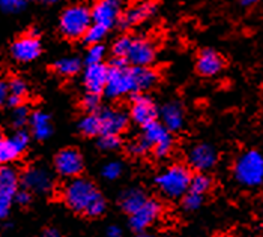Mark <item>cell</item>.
Here are the masks:
<instances>
[{
    "label": "cell",
    "mask_w": 263,
    "mask_h": 237,
    "mask_svg": "<svg viewBox=\"0 0 263 237\" xmlns=\"http://www.w3.org/2000/svg\"><path fill=\"white\" fill-rule=\"evenodd\" d=\"M158 81V75L149 66H129L126 62L115 59L108 68L105 95L108 98H122L125 95L149 90Z\"/></svg>",
    "instance_id": "obj_1"
},
{
    "label": "cell",
    "mask_w": 263,
    "mask_h": 237,
    "mask_svg": "<svg viewBox=\"0 0 263 237\" xmlns=\"http://www.w3.org/2000/svg\"><path fill=\"white\" fill-rule=\"evenodd\" d=\"M63 200L69 209L86 216L97 218L104 213L105 201L93 185L84 177L71 179L63 188Z\"/></svg>",
    "instance_id": "obj_2"
},
{
    "label": "cell",
    "mask_w": 263,
    "mask_h": 237,
    "mask_svg": "<svg viewBox=\"0 0 263 237\" xmlns=\"http://www.w3.org/2000/svg\"><path fill=\"white\" fill-rule=\"evenodd\" d=\"M113 54L129 66H149L155 60V47L144 38L122 36L113 45Z\"/></svg>",
    "instance_id": "obj_3"
},
{
    "label": "cell",
    "mask_w": 263,
    "mask_h": 237,
    "mask_svg": "<svg viewBox=\"0 0 263 237\" xmlns=\"http://www.w3.org/2000/svg\"><path fill=\"white\" fill-rule=\"evenodd\" d=\"M191 177L193 176L185 165L175 164L158 174L157 185L164 197L176 200V198L183 197L188 192Z\"/></svg>",
    "instance_id": "obj_4"
},
{
    "label": "cell",
    "mask_w": 263,
    "mask_h": 237,
    "mask_svg": "<svg viewBox=\"0 0 263 237\" xmlns=\"http://www.w3.org/2000/svg\"><path fill=\"white\" fill-rule=\"evenodd\" d=\"M235 177L248 188L259 186L263 182V155L257 150H248L235 162Z\"/></svg>",
    "instance_id": "obj_5"
},
{
    "label": "cell",
    "mask_w": 263,
    "mask_h": 237,
    "mask_svg": "<svg viewBox=\"0 0 263 237\" xmlns=\"http://www.w3.org/2000/svg\"><path fill=\"white\" fill-rule=\"evenodd\" d=\"M90 26H92V14L83 5H72L62 12L61 32L68 40L83 38Z\"/></svg>",
    "instance_id": "obj_6"
},
{
    "label": "cell",
    "mask_w": 263,
    "mask_h": 237,
    "mask_svg": "<svg viewBox=\"0 0 263 237\" xmlns=\"http://www.w3.org/2000/svg\"><path fill=\"white\" fill-rule=\"evenodd\" d=\"M143 139L149 143V146L154 149L157 158H165L172 152L173 147V139L170 135V131L160 123L152 122L146 126H143Z\"/></svg>",
    "instance_id": "obj_7"
},
{
    "label": "cell",
    "mask_w": 263,
    "mask_h": 237,
    "mask_svg": "<svg viewBox=\"0 0 263 237\" xmlns=\"http://www.w3.org/2000/svg\"><path fill=\"white\" fill-rule=\"evenodd\" d=\"M30 137L24 129H18L12 137L0 140V165L14 162L27 149Z\"/></svg>",
    "instance_id": "obj_8"
},
{
    "label": "cell",
    "mask_w": 263,
    "mask_h": 237,
    "mask_svg": "<svg viewBox=\"0 0 263 237\" xmlns=\"http://www.w3.org/2000/svg\"><path fill=\"white\" fill-rule=\"evenodd\" d=\"M83 167V158L76 149H63L54 159V168L62 177H79Z\"/></svg>",
    "instance_id": "obj_9"
},
{
    "label": "cell",
    "mask_w": 263,
    "mask_h": 237,
    "mask_svg": "<svg viewBox=\"0 0 263 237\" xmlns=\"http://www.w3.org/2000/svg\"><path fill=\"white\" fill-rule=\"evenodd\" d=\"M121 5L122 0H100L90 11L92 23L110 30L119 20Z\"/></svg>",
    "instance_id": "obj_10"
},
{
    "label": "cell",
    "mask_w": 263,
    "mask_h": 237,
    "mask_svg": "<svg viewBox=\"0 0 263 237\" xmlns=\"http://www.w3.org/2000/svg\"><path fill=\"white\" fill-rule=\"evenodd\" d=\"M11 54H12L14 59L23 62V63H27V62H32L36 57H40L41 42L38 40V36L33 35V33L23 35L21 38H18L12 44Z\"/></svg>",
    "instance_id": "obj_11"
},
{
    "label": "cell",
    "mask_w": 263,
    "mask_h": 237,
    "mask_svg": "<svg viewBox=\"0 0 263 237\" xmlns=\"http://www.w3.org/2000/svg\"><path fill=\"white\" fill-rule=\"evenodd\" d=\"M218 155L215 149L209 144H196L188 150L186 161L188 165L197 171H208L217 164Z\"/></svg>",
    "instance_id": "obj_12"
},
{
    "label": "cell",
    "mask_w": 263,
    "mask_h": 237,
    "mask_svg": "<svg viewBox=\"0 0 263 237\" xmlns=\"http://www.w3.org/2000/svg\"><path fill=\"white\" fill-rule=\"evenodd\" d=\"M157 114H158V111H157V107L152 102V99H149L144 95H134L133 96L129 116L137 125L146 126V125L155 122Z\"/></svg>",
    "instance_id": "obj_13"
},
{
    "label": "cell",
    "mask_w": 263,
    "mask_h": 237,
    "mask_svg": "<svg viewBox=\"0 0 263 237\" xmlns=\"http://www.w3.org/2000/svg\"><path fill=\"white\" fill-rule=\"evenodd\" d=\"M161 204L157 200H147L142 207L129 218V224L136 231H144L161 215Z\"/></svg>",
    "instance_id": "obj_14"
},
{
    "label": "cell",
    "mask_w": 263,
    "mask_h": 237,
    "mask_svg": "<svg viewBox=\"0 0 263 237\" xmlns=\"http://www.w3.org/2000/svg\"><path fill=\"white\" fill-rule=\"evenodd\" d=\"M101 120V135L110 134V135H119L128 126L129 117L125 111L116 110V108H107L100 113Z\"/></svg>",
    "instance_id": "obj_15"
},
{
    "label": "cell",
    "mask_w": 263,
    "mask_h": 237,
    "mask_svg": "<svg viewBox=\"0 0 263 237\" xmlns=\"http://www.w3.org/2000/svg\"><path fill=\"white\" fill-rule=\"evenodd\" d=\"M107 80H108V68L102 63L87 65V68L84 69L83 83L89 93L100 95L101 92H104L107 86Z\"/></svg>",
    "instance_id": "obj_16"
},
{
    "label": "cell",
    "mask_w": 263,
    "mask_h": 237,
    "mask_svg": "<svg viewBox=\"0 0 263 237\" xmlns=\"http://www.w3.org/2000/svg\"><path fill=\"white\" fill-rule=\"evenodd\" d=\"M23 183L27 191H33L36 194H47L53 189V177L44 168H30L24 173Z\"/></svg>",
    "instance_id": "obj_17"
},
{
    "label": "cell",
    "mask_w": 263,
    "mask_h": 237,
    "mask_svg": "<svg viewBox=\"0 0 263 237\" xmlns=\"http://www.w3.org/2000/svg\"><path fill=\"white\" fill-rule=\"evenodd\" d=\"M224 62L221 56L214 50H203L197 59V71L203 77H215L221 72Z\"/></svg>",
    "instance_id": "obj_18"
},
{
    "label": "cell",
    "mask_w": 263,
    "mask_h": 237,
    "mask_svg": "<svg viewBox=\"0 0 263 237\" xmlns=\"http://www.w3.org/2000/svg\"><path fill=\"white\" fill-rule=\"evenodd\" d=\"M18 174L9 165H0V197L12 200L18 191Z\"/></svg>",
    "instance_id": "obj_19"
},
{
    "label": "cell",
    "mask_w": 263,
    "mask_h": 237,
    "mask_svg": "<svg viewBox=\"0 0 263 237\" xmlns=\"http://www.w3.org/2000/svg\"><path fill=\"white\" fill-rule=\"evenodd\" d=\"M162 125L168 131H179L183 126V110L178 102H168L161 108Z\"/></svg>",
    "instance_id": "obj_20"
},
{
    "label": "cell",
    "mask_w": 263,
    "mask_h": 237,
    "mask_svg": "<svg viewBox=\"0 0 263 237\" xmlns=\"http://www.w3.org/2000/svg\"><path fill=\"white\" fill-rule=\"evenodd\" d=\"M154 12V8L149 3H139L131 6L123 15H122L121 23L123 27H129L134 24H139L146 18H149Z\"/></svg>",
    "instance_id": "obj_21"
},
{
    "label": "cell",
    "mask_w": 263,
    "mask_h": 237,
    "mask_svg": "<svg viewBox=\"0 0 263 237\" xmlns=\"http://www.w3.org/2000/svg\"><path fill=\"white\" fill-rule=\"evenodd\" d=\"M30 129L32 134L38 140H45L51 135V120L48 117V114L42 113V111H36L33 114H30Z\"/></svg>",
    "instance_id": "obj_22"
},
{
    "label": "cell",
    "mask_w": 263,
    "mask_h": 237,
    "mask_svg": "<svg viewBox=\"0 0 263 237\" xmlns=\"http://www.w3.org/2000/svg\"><path fill=\"white\" fill-rule=\"evenodd\" d=\"M146 201H147V198H146V194L143 192L142 189L131 188V189H128V191L122 195L121 204L122 209H123L126 213L133 215L134 212H137V210L142 207Z\"/></svg>",
    "instance_id": "obj_23"
},
{
    "label": "cell",
    "mask_w": 263,
    "mask_h": 237,
    "mask_svg": "<svg viewBox=\"0 0 263 237\" xmlns=\"http://www.w3.org/2000/svg\"><path fill=\"white\" fill-rule=\"evenodd\" d=\"M79 129L83 135L86 137H95L101 134V120L100 114L97 113H89L87 116L81 118L79 123Z\"/></svg>",
    "instance_id": "obj_24"
},
{
    "label": "cell",
    "mask_w": 263,
    "mask_h": 237,
    "mask_svg": "<svg viewBox=\"0 0 263 237\" xmlns=\"http://www.w3.org/2000/svg\"><path fill=\"white\" fill-rule=\"evenodd\" d=\"M81 69V62L77 57H62L54 63V71L63 77H72L79 74Z\"/></svg>",
    "instance_id": "obj_25"
},
{
    "label": "cell",
    "mask_w": 263,
    "mask_h": 237,
    "mask_svg": "<svg viewBox=\"0 0 263 237\" xmlns=\"http://www.w3.org/2000/svg\"><path fill=\"white\" fill-rule=\"evenodd\" d=\"M211 179L208 177L206 174H202V173H199V174H196V176H193L191 177V183H190V189L188 191H191V192H194V194H199V195H204L209 189H211Z\"/></svg>",
    "instance_id": "obj_26"
},
{
    "label": "cell",
    "mask_w": 263,
    "mask_h": 237,
    "mask_svg": "<svg viewBox=\"0 0 263 237\" xmlns=\"http://www.w3.org/2000/svg\"><path fill=\"white\" fill-rule=\"evenodd\" d=\"M29 120H30L29 108H27V107H24L23 104L18 105V107H15V108L12 110V114H11V123H12L17 129L24 128V125H26V123H29Z\"/></svg>",
    "instance_id": "obj_27"
},
{
    "label": "cell",
    "mask_w": 263,
    "mask_h": 237,
    "mask_svg": "<svg viewBox=\"0 0 263 237\" xmlns=\"http://www.w3.org/2000/svg\"><path fill=\"white\" fill-rule=\"evenodd\" d=\"M107 29L105 27H102V26H98V24H93L92 23V26L87 29V32L84 33V41L87 42V44H90V45H95V44H100L104 38H105V35H107Z\"/></svg>",
    "instance_id": "obj_28"
},
{
    "label": "cell",
    "mask_w": 263,
    "mask_h": 237,
    "mask_svg": "<svg viewBox=\"0 0 263 237\" xmlns=\"http://www.w3.org/2000/svg\"><path fill=\"white\" fill-rule=\"evenodd\" d=\"M26 93H27V84H26L24 80L12 78L9 81V84H8V96L23 101Z\"/></svg>",
    "instance_id": "obj_29"
},
{
    "label": "cell",
    "mask_w": 263,
    "mask_h": 237,
    "mask_svg": "<svg viewBox=\"0 0 263 237\" xmlns=\"http://www.w3.org/2000/svg\"><path fill=\"white\" fill-rule=\"evenodd\" d=\"M122 170H123V167H122L121 162L111 161V162H107V164L102 167L101 174L102 177L107 179V180H116V179L122 174Z\"/></svg>",
    "instance_id": "obj_30"
},
{
    "label": "cell",
    "mask_w": 263,
    "mask_h": 237,
    "mask_svg": "<svg viewBox=\"0 0 263 237\" xmlns=\"http://www.w3.org/2000/svg\"><path fill=\"white\" fill-rule=\"evenodd\" d=\"M104 47L101 44H95V45H90L89 50H87V54H86V62L87 65H93V63H102L104 59Z\"/></svg>",
    "instance_id": "obj_31"
},
{
    "label": "cell",
    "mask_w": 263,
    "mask_h": 237,
    "mask_svg": "<svg viewBox=\"0 0 263 237\" xmlns=\"http://www.w3.org/2000/svg\"><path fill=\"white\" fill-rule=\"evenodd\" d=\"M152 147L149 146V143L146 140L140 137V139L134 140L133 143H129L128 146V150L131 155H137V156H142V155H146Z\"/></svg>",
    "instance_id": "obj_32"
},
{
    "label": "cell",
    "mask_w": 263,
    "mask_h": 237,
    "mask_svg": "<svg viewBox=\"0 0 263 237\" xmlns=\"http://www.w3.org/2000/svg\"><path fill=\"white\" fill-rule=\"evenodd\" d=\"M203 203V197L199 194H194L191 191H188L185 195H183V207L186 210H197Z\"/></svg>",
    "instance_id": "obj_33"
},
{
    "label": "cell",
    "mask_w": 263,
    "mask_h": 237,
    "mask_svg": "<svg viewBox=\"0 0 263 237\" xmlns=\"http://www.w3.org/2000/svg\"><path fill=\"white\" fill-rule=\"evenodd\" d=\"M100 147L102 150H116L121 146V140L119 135H110V134H104L98 141Z\"/></svg>",
    "instance_id": "obj_34"
},
{
    "label": "cell",
    "mask_w": 263,
    "mask_h": 237,
    "mask_svg": "<svg viewBox=\"0 0 263 237\" xmlns=\"http://www.w3.org/2000/svg\"><path fill=\"white\" fill-rule=\"evenodd\" d=\"M29 0H0V9L5 12H18L26 8Z\"/></svg>",
    "instance_id": "obj_35"
},
{
    "label": "cell",
    "mask_w": 263,
    "mask_h": 237,
    "mask_svg": "<svg viewBox=\"0 0 263 237\" xmlns=\"http://www.w3.org/2000/svg\"><path fill=\"white\" fill-rule=\"evenodd\" d=\"M100 104H101L100 95H97V93H87L83 98V107H84V110H87L90 113H95L100 108Z\"/></svg>",
    "instance_id": "obj_36"
},
{
    "label": "cell",
    "mask_w": 263,
    "mask_h": 237,
    "mask_svg": "<svg viewBox=\"0 0 263 237\" xmlns=\"http://www.w3.org/2000/svg\"><path fill=\"white\" fill-rule=\"evenodd\" d=\"M14 198H15V201H17L20 206H26V204H29V203H30L32 195H30V191H27V189H21V191H17V194L14 195Z\"/></svg>",
    "instance_id": "obj_37"
},
{
    "label": "cell",
    "mask_w": 263,
    "mask_h": 237,
    "mask_svg": "<svg viewBox=\"0 0 263 237\" xmlns=\"http://www.w3.org/2000/svg\"><path fill=\"white\" fill-rule=\"evenodd\" d=\"M11 209V200L0 197V219H5Z\"/></svg>",
    "instance_id": "obj_38"
},
{
    "label": "cell",
    "mask_w": 263,
    "mask_h": 237,
    "mask_svg": "<svg viewBox=\"0 0 263 237\" xmlns=\"http://www.w3.org/2000/svg\"><path fill=\"white\" fill-rule=\"evenodd\" d=\"M6 99H8V86L3 81H0V107Z\"/></svg>",
    "instance_id": "obj_39"
},
{
    "label": "cell",
    "mask_w": 263,
    "mask_h": 237,
    "mask_svg": "<svg viewBox=\"0 0 263 237\" xmlns=\"http://www.w3.org/2000/svg\"><path fill=\"white\" fill-rule=\"evenodd\" d=\"M107 236L108 237H121L122 236V230L116 225H111L108 230H107Z\"/></svg>",
    "instance_id": "obj_40"
},
{
    "label": "cell",
    "mask_w": 263,
    "mask_h": 237,
    "mask_svg": "<svg viewBox=\"0 0 263 237\" xmlns=\"http://www.w3.org/2000/svg\"><path fill=\"white\" fill-rule=\"evenodd\" d=\"M42 237H61V231L58 230V228H47L45 231H44V234Z\"/></svg>",
    "instance_id": "obj_41"
},
{
    "label": "cell",
    "mask_w": 263,
    "mask_h": 237,
    "mask_svg": "<svg viewBox=\"0 0 263 237\" xmlns=\"http://www.w3.org/2000/svg\"><path fill=\"white\" fill-rule=\"evenodd\" d=\"M239 2H241V5H242V6L248 8V6H253V5L259 3L260 0H239Z\"/></svg>",
    "instance_id": "obj_42"
},
{
    "label": "cell",
    "mask_w": 263,
    "mask_h": 237,
    "mask_svg": "<svg viewBox=\"0 0 263 237\" xmlns=\"http://www.w3.org/2000/svg\"><path fill=\"white\" fill-rule=\"evenodd\" d=\"M36 2H42V3H54L58 0H36Z\"/></svg>",
    "instance_id": "obj_43"
},
{
    "label": "cell",
    "mask_w": 263,
    "mask_h": 237,
    "mask_svg": "<svg viewBox=\"0 0 263 237\" xmlns=\"http://www.w3.org/2000/svg\"><path fill=\"white\" fill-rule=\"evenodd\" d=\"M137 237H152L151 234H147V233H143V231H140V234Z\"/></svg>",
    "instance_id": "obj_44"
},
{
    "label": "cell",
    "mask_w": 263,
    "mask_h": 237,
    "mask_svg": "<svg viewBox=\"0 0 263 237\" xmlns=\"http://www.w3.org/2000/svg\"><path fill=\"white\" fill-rule=\"evenodd\" d=\"M0 140H2V134H0Z\"/></svg>",
    "instance_id": "obj_45"
}]
</instances>
